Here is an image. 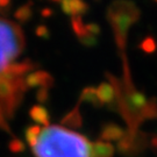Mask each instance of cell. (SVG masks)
Returning a JSON list of instances; mask_svg holds the SVG:
<instances>
[{"label": "cell", "mask_w": 157, "mask_h": 157, "mask_svg": "<svg viewBox=\"0 0 157 157\" xmlns=\"http://www.w3.org/2000/svg\"><path fill=\"white\" fill-rule=\"evenodd\" d=\"M33 152L36 157H91V142L77 132L49 126L42 129Z\"/></svg>", "instance_id": "6da1fadb"}, {"label": "cell", "mask_w": 157, "mask_h": 157, "mask_svg": "<svg viewBox=\"0 0 157 157\" xmlns=\"http://www.w3.org/2000/svg\"><path fill=\"white\" fill-rule=\"evenodd\" d=\"M37 67L32 59L13 63L0 73V109L5 119H12L27 92L26 75Z\"/></svg>", "instance_id": "7a4b0ae2"}, {"label": "cell", "mask_w": 157, "mask_h": 157, "mask_svg": "<svg viewBox=\"0 0 157 157\" xmlns=\"http://www.w3.org/2000/svg\"><path fill=\"white\" fill-rule=\"evenodd\" d=\"M113 80L121 114L133 132L143 120L157 118V106L155 102H150L143 93L135 90L132 83H126V86L122 87L115 78H113Z\"/></svg>", "instance_id": "3957f363"}, {"label": "cell", "mask_w": 157, "mask_h": 157, "mask_svg": "<svg viewBox=\"0 0 157 157\" xmlns=\"http://www.w3.org/2000/svg\"><path fill=\"white\" fill-rule=\"evenodd\" d=\"M25 49V35L15 22L0 17V73Z\"/></svg>", "instance_id": "277c9868"}, {"label": "cell", "mask_w": 157, "mask_h": 157, "mask_svg": "<svg viewBox=\"0 0 157 157\" xmlns=\"http://www.w3.org/2000/svg\"><path fill=\"white\" fill-rule=\"evenodd\" d=\"M107 17L114 30L117 43L124 49L130 26L140 17L139 8L132 2H114L107 12Z\"/></svg>", "instance_id": "5b68a950"}, {"label": "cell", "mask_w": 157, "mask_h": 157, "mask_svg": "<svg viewBox=\"0 0 157 157\" xmlns=\"http://www.w3.org/2000/svg\"><path fill=\"white\" fill-rule=\"evenodd\" d=\"M25 83L27 89H34V87H40V89H50L55 84V80L52 78L49 72L47 71H35V72L28 73L25 78Z\"/></svg>", "instance_id": "8992f818"}, {"label": "cell", "mask_w": 157, "mask_h": 157, "mask_svg": "<svg viewBox=\"0 0 157 157\" xmlns=\"http://www.w3.org/2000/svg\"><path fill=\"white\" fill-rule=\"evenodd\" d=\"M97 90V95H98V99L101 102V105H107L111 108L118 105V101H117V90L114 87L113 84L109 83H101Z\"/></svg>", "instance_id": "52a82bcc"}, {"label": "cell", "mask_w": 157, "mask_h": 157, "mask_svg": "<svg viewBox=\"0 0 157 157\" xmlns=\"http://www.w3.org/2000/svg\"><path fill=\"white\" fill-rule=\"evenodd\" d=\"M61 10L63 13H65L67 15L71 17H82L83 14H85L89 11V5L86 2L83 1H78V0H64L59 2Z\"/></svg>", "instance_id": "ba28073f"}, {"label": "cell", "mask_w": 157, "mask_h": 157, "mask_svg": "<svg viewBox=\"0 0 157 157\" xmlns=\"http://www.w3.org/2000/svg\"><path fill=\"white\" fill-rule=\"evenodd\" d=\"M126 133L120 126L115 124H106L100 133V140L104 141H120Z\"/></svg>", "instance_id": "9c48e42d"}, {"label": "cell", "mask_w": 157, "mask_h": 157, "mask_svg": "<svg viewBox=\"0 0 157 157\" xmlns=\"http://www.w3.org/2000/svg\"><path fill=\"white\" fill-rule=\"evenodd\" d=\"M114 147L104 141L91 143V157H113Z\"/></svg>", "instance_id": "30bf717a"}, {"label": "cell", "mask_w": 157, "mask_h": 157, "mask_svg": "<svg viewBox=\"0 0 157 157\" xmlns=\"http://www.w3.org/2000/svg\"><path fill=\"white\" fill-rule=\"evenodd\" d=\"M29 117L36 124L45 126V127H49L50 115H49V112H48V109L45 107L41 106V105H34L30 108V111H29Z\"/></svg>", "instance_id": "8fae6325"}, {"label": "cell", "mask_w": 157, "mask_h": 157, "mask_svg": "<svg viewBox=\"0 0 157 157\" xmlns=\"http://www.w3.org/2000/svg\"><path fill=\"white\" fill-rule=\"evenodd\" d=\"M61 124L63 126H67V127H70V128H80L82 124H83V119H82V115L79 113V105L73 108L72 111L65 114L64 117L61 120Z\"/></svg>", "instance_id": "7c38bea8"}, {"label": "cell", "mask_w": 157, "mask_h": 157, "mask_svg": "<svg viewBox=\"0 0 157 157\" xmlns=\"http://www.w3.org/2000/svg\"><path fill=\"white\" fill-rule=\"evenodd\" d=\"M80 102H89V104H91V105H93L95 107L102 106L101 102L99 101V99H98L97 90H95L94 87H92V86H87V87H85L84 90L82 91L80 98H79V104Z\"/></svg>", "instance_id": "4fadbf2b"}, {"label": "cell", "mask_w": 157, "mask_h": 157, "mask_svg": "<svg viewBox=\"0 0 157 157\" xmlns=\"http://www.w3.org/2000/svg\"><path fill=\"white\" fill-rule=\"evenodd\" d=\"M33 17V2H27L19 7L14 13V19L20 23H26Z\"/></svg>", "instance_id": "5bb4252c"}, {"label": "cell", "mask_w": 157, "mask_h": 157, "mask_svg": "<svg viewBox=\"0 0 157 157\" xmlns=\"http://www.w3.org/2000/svg\"><path fill=\"white\" fill-rule=\"evenodd\" d=\"M42 132V129L39 124H35V126H29L28 128L26 129L25 132V137H26V141L29 146L32 147L33 149L34 147L37 144V141H39V136Z\"/></svg>", "instance_id": "9a60e30c"}, {"label": "cell", "mask_w": 157, "mask_h": 157, "mask_svg": "<svg viewBox=\"0 0 157 157\" xmlns=\"http://www.w3.org/2000/svg\"><path fill=\"white\" fill-rule=\"evenodd\" d=\"M8 148H10V151L14 152V154H19V152H22L26 150L25 143L20 139H15V137L10 142Z\"/></svg>", "instance_id": "2e32d148"}, {"label": "cell", "mask_w": 157, "mask_h": 157, "mask_svg": "<svg viewBox=\"0 0 157 157\" xmlns=\"http://www.w3.org/2000/svg\"><path fill=\"white\" fill-rule=\"evenodd\" d=\"M35 34L41 37V39H44V40H48L50 37V32H49V28L44 26V25H39L36 29H35Z\"/></svg>", "instance_id": "e0dca14e"}, {"label": "cell", "mask_w": 157, "mask_h": 157, "mask_svg": "<svg viewBox=\"0 0 157 157\" xmlns=\"http://www.w3.org/2000/svg\"><path fill=\"white\" fill-rule=\"evenodd\" d=\"M36 99L39 102L45 104L49 100V90L48 89H39L37 93H36Z\"/></svg>", "instance_id": "ac0fdd59"}, {"label": "cell", "mask_w": 157, "mask_h": 157, "mask_svg": "<svg viewBox=\"0 0 157 157\" xmlns=\"http://www.w3.org/2000/svg\"><path fill=\"white\" fill-rule=\"evenodd\" d=\"M0 129L1 130H5L7 133H11V128H10V126L7 124V121H6V119L4 117L2 112H1V109H0Z\"/></svg>", "instance_id": "d6986e66"}, {"label": "cell", "mask_w": 157, "mask_h": 157, "mask_svg": "<svg viewBox=\"0 0 157 157\" xmlns=\"http://www.w3.org/2000/svg\"><path fill=\"white\" fill-rule=\"evenodd\" d=\"M11 1H6V0H0V13H8L11 8Z\"/></svg>", "instance_id": "ffe728a7"}, {"label": "cell", "mask_w": 157, "mask_h": 157, "mask_svg": "<svg viewBox=\"0 0 157 157\" xmlns=\"http://www.w3.org/2000/svg\"><path fill=\"white\" fill-rule=\"evenodd\" d=\"M41 15L43 17H50V15H52V11H51L50 8H44V10H42V12H41Z\"/></svg>", "instance_id": "44dd1931"}]
</instances>
